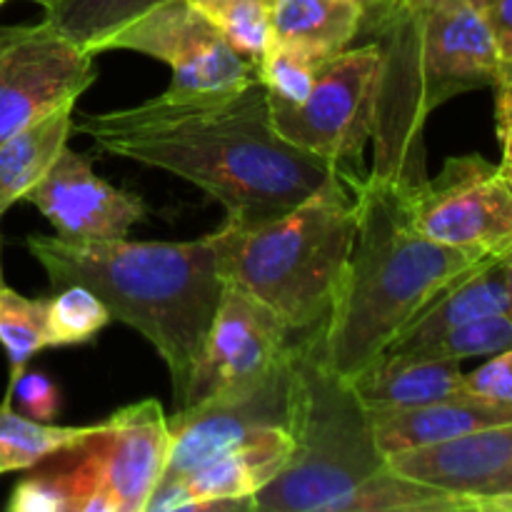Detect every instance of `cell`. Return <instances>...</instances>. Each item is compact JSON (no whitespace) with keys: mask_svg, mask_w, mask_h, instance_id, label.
Instances as JSON below:
<instances>
[{"mask_svg":"<svg viewBox=\"0 0 512 512\" xmlns=\"http://www.w3.org/2000/svg\"><path fill=\"white\" fill-rule=\"evenodd\" d=\"M73 133L115 158L198 185L238 225L288 213L338 173V165L275 130L260 80L218 100L175 103L158 95L133 108L73 115Z\"/></svg>","mask_w":512,"mask_h":512,"instance_id":"obj_1","label":"cell"},{"mask_svg":"<svg viewBox=\"0 0 512 512\" xmlns=\"http://www.w3.org/2000/svg\"><path fill=\"white\" fill-rule=\"evenodd\" d=\"M378 50L373 175L393 188L428 178L425 123L450 98L512 78L488 23L468 0H373L353 45Z\"/></svg>","mask_w":512,"mask_h":512,"instance_id":"obj_2","label":"cell"},{"mask_svg":"<svg viewBox=\"0 0 512 512\" xmlns=\"http://www.w3.org/2000/svg\"><path fill=\"white\" fill-rule=\"evenodd\" d=\"M288 430L293 453L253 498L255 512H480L470 500L388 468L368 410L323 363L315 330L293 345Z\"/></svg>","mask_w":512,"mask_h":512,"instance_id":"obj_3","label":"cell"},{"mask_svg":"<svg viewBox=\"0 0 512 512\" xmlns=\"http://www.w3.org/2000/svg\"><path fill=\"white\" fill-rule=\"evenodd\" d=\"M25 245L55 290L83 285L98 295L110 320L135 328L158 350L178 410L225 285L215 235L185 243L30 235Z\"/></svg>","mask_w":512,"mask_h":512,"instance_id":"obj_4","label":"cell"},{"mask_svg":"<svg viewBox=\"0 0 512 512\" xmlns=\"http://www.w3.org/2000/svg\"><path fill=\"white\" fill-rule=\"evenodd\" d=\"M345 175L355 190V238L315 340L330 373L350 380L380 358L440 290L505 253L433 243L410 228L393 185L368 173Z\"/></svg>","mask_w":512,"mask_h":512,"instance_id":"obj_5","label":"cell"},{"mask_svg":"<svg viewBox=\"0 0 512 512\" xmlns=\"http://www.w3.org/2000/svg\"><path fill=\"white\" fill-rule=\"evenodd\" d=\"M220 275L268 305L295 335L333 305L355 238V190L343 168L288 213L215 230Z\"/></svg>","mask_w":512,"mask_h":512,"instance_id":"obj_6","label":"cell"},{"mask_svg":"<svg viewBox=\"0 0 512 512\" xmlns=\"http://www.w3.org/2000/svg\"><path fill=\"white\" fill-rule=\"evenodd\" d=\"M168 413L158 400H138L65 448L73 512H145L168 465Z\"/></svg>","mask_w":512,"mask_h":512,"instance_id":"obj_7","label":"cell"},{"mask_svg":"<svg viewBox=\"0 0 512 512\" xmlns=\"http://www.w3.org/2000/svg\"><path fill=\"white\" fill-rule=\"evenodd\" d=\"M410 228L450 248L512 250V165L480 153L455 155L443 170L410 188H395Z\"/></svg>","mask_w":512,"mask_h":512,"instance_id":"obj_8","label":"cell"},{"mask_svg":"<svg viewBox=\"0 0 512 512\" xmlns=\"http://www.w3.org/2000/svg\"><path fill=\"white\" fill-rule=\"evenodd\" d=\"M378 50L350 45L318 68L300 103H270L275 130L288 143L330 160L350 173H365V148L373 135Z\"/></svg>","mask_w":512,"mask_h":512,"instance_id":"obj_9","label":"cell"},{"mask_svg":"<svg viewBox=\"0 0 512 512\" xmlns=\"http://www.w3.org/2000/svg\"><path fill=\"white\" fill-rule=\"evenodd\" d=\"M130 50L173 70L163 98L175 103L218 100L258 80V65L240 58L190 0H165L103 40L98 53Z\"/></svg>","mask_w":512,"mask_h":512,"instance_id":"obj_10","label":"cell"},{"mask_svg":"<svg viewBox=\"0 0 512 512\" xmlns=\"http://www.w3.org/2000/svg\"><path fill=\"white\" fill-rule=\"evenodd\" d=\"M295 338L298 335L268 305L225 280L178 410L265 380L290 358Z\"/></svg>","mask_w":512,"mask_h":512,"instance_id":"obj_11","label":"cell"},{"mask_svg":"<svg viewBox=\"0 0 512 512\" xmlns=\"http://www.w3.org/2000/svg\"><path fill=\"white\" fill-rule=\"evenodd\" d=\"M95 55L50 23L0 28V145L95 83Z\"/></svg>","mask_w":512,"mask_h":512,"instance_id":"obj_12","label":"cell"},{"mask_svg":"<svg viewBox=\"0 0 512 512\" xmlns=\"http://www.w3.org/2000/svg\"><path fill=\"white\" fill-rule=\"evenodd\" d=\"M290 373L293 353L273 375L250 388L168 415L170 450L163 478L185 475L268 430L288 428Z\"/></svg>","mask_w":512,"mask_h":512,"instance_id":"obj_13","label":"cell"},{"mask_svg":"<svg viewBox=\"0 0 512 512\" xmlns=\"http://www.w3.org/2000/svg\"><path fill=\"white\" fill-rule=\"evenodd\" d=\"M385 463L400 478L470 500L480 512H512V425L398 450Z\"/></svg>","mask_w":512,"mask_h":512,"instance_id":"obj_14","label":"cell"},{"mask_svg":"<svg viewBox=\"0 0 512 512\" xmlns=\"http://www.w3.org/2000/svg\"><path fill=\"white\" fill-rule=\"evenodd\" d=\"M293 453L288 428H275L230 453L218 455L178 478H163L150 493L145 512H253V498L283 470Z\"/></svg>","mask_w":512,"mask_h":512,"instance_id":"obj_15","label":"cell"},{"mask_svg":"<svg viewBox=\"0 0 512 512\" xmlns=\"http://www.w3.org/2000/svg\"><path fill=\"white\" fill-rule=\"evenodd\" d=\"M23 200L35 205L63 240L128 238L130 228L148 215L140 195L105 183L90 160L70 148Z\"/></svg>","mask_w":512,"mask_h":512,"instance_id":"obj_16","label":"cell"},{"mask_svg":"<svg viewBox=\"0 0 512 512\" xmlns=\"http://www.w3.org/2000/svg\"><path fill=\"white\" fill-rule=\"evenodd\" d=\"M512 313V253L475 265L440 290L385 353H405L435 335L480 318Z\"/></svg>","mask_w":512,"mask_h":512,"instance_id":"obj_17","label":"cell"},{"mask_svg":"<svg viewBox=\"0 0 512 512\" xmlns=\"http://www.w3.org/2000/svg\"><path fill=\"white\" fill-rule=\"evenodd\" d=\"M463 378L460 360L425 358L418 353H383L348 383L365 408L378 410L468 398Z\"/></svg>","mask_w":512,"mask_h":512,"instance_id":"obj_18","label":"cell"},{"mask_svg":"<svg viewBox=\"0 0 512 512\" xmlns=\"http://www.w3.org/2000/svg\"><path fill=\"white\" fill-rule=\"evenodd\" d=\"M368 420L378 450L383 455H390L398 450L440 443V440L455 438V435L470 433V430L490 428V425H512V408L473 398H458L410 405V408L368 410Z\"/></svg>","mask_w":512,"mask_h":512,"instance_id":"obj_19","label":"cell"},{"mask_svg":"<svg viewBox=\"0 0 512 512\" xmlns=\"http://www.w3.org/2000/svg\"><path fill=\"white\" fill-rule=\"evenodd\" d=\"M270 40L315 60H328L353 45L363 5L355 0H268Z\"/></svg>","mask_w":512,"mask_h":512,"instance_id":"obj_20","label":"cell"},{"mask_svg":"<svg viewBox=\"0 0 512 512\" xmlns=\"http://www.w3.org/2000/svg\"><path fill=\"white\" fill-rule=\"evenodd\" d=\"M73 115L75 105H63L0 145V213L23 200L68 148Z\"/></svg>","mask_w":512,"mask_h":512,"instance_id":"obj_21","label":"cell"},{"mask_svg":"<svg viewBox=\"0 0 512 512\" xmlns=\"http://www.w3.org/2000/svg\"><path fill=\"white\" fill-rule=\"evenodd\" d=\"M95 425H55L35 423L13 408V395L5 390L0 400V475L35 470L60 450L80 443Z\"/></svg>","mask_w":512,"mask_h":512,"instance_id":"obj_22","label":"cell"},{"mask_svg":"<svg viewBox=\"0 0 512 512\" xmlns=\"http://www.w3.org/2000/svg\"><path fill=\"white\" fill-rule=\"evenodd\" d=\"M160 3L165 0H53L43 20L90 55H98L103 40Z\"/></svg>","mask_w":512,"mask_h":512,"instance_id":"obj_23","label":"cell"},{"mask_svg":"<svg viewBox=\"0 0 512 512\" xmlns=\"http://www.w3.org/2000/svg\"><path fill=\"white\" fill-rule=\"evenodd\" d=\"M45 303L48 298H25L8 285L0 288V345L10 360L8 385L28 370V363L40 350L48 348Z\"/></svg>","mask_w":512,"mask_h":512,"instance_id":"obj_24","label":"cell"},{"mask_svg":"<svg viewBox=\"0 0 512 512\" xmlns=\"http://www.w3.org/2000/svg\"><path fill=\"white\" fill-rule=\"evenodd\" d=\"M193 5L240 58L253 65L260 63L270 43L268 0H195Z\"/></svg>","mask_w":512,"mask_h":512,"instance_id":"obj_25","label":"cell"},{"mask_svg":"<svg viewBox=\"0 0 512 512\" xmlns=\"http://www.w3.org/2000/svg\"><path fill=\"white\" fill-rule=\"evenodd\" d=\"M108 323V308L100 303L98 295H93L83 285L58 288V293L45 303V340H48V348L88 343Z\"/></svg>","mask_w":512,"mask_h":512,"instance_id":"obj_26","label":"cell"},{"mask_svg":"<svg viewBox=\"0 0 512 512\" xmlns=\"http://www.w3.org/2000/svg\"><path fill=\"white\" fill-rule=\"evenodd\" d=\"M512 348V318L510 315H493V318H480L473 323L458 325L405 353H418L425 358L460 360L465 358H490L495 353Z\"/></svg>","mask_w":512,"mask_h":512,"instance_id":"obj_27","label":"cell"},{"mask_svg":"<svg viewBox=\"0 0 512 512\" xmlns=\"http://www.w3.org/2000/svg\"><path fill=\"white\" fill-rule=\"evenodd\" d=\"M323 63L310 58L303 50L270 40L258 63V80L270 100L295 105L308 95L310 85H313L318 68Z\"/></svg>","mask_w":512,"mask_h":512,"instance_id":"obj_28","label":"cell"},{"mask_svg":"<svg viewBox=\"0 0 512 512\" xmlns=\"http://www.w3.org/2000/svg\"><path fill=\"white\" fill-rule=\"evenodd\" d=\"M8 390L18 403L20 415L35 423H55L60 413V390L48 375L25 370L15 383L8 385Z\"/></svg>","mask_w":512,"mask_h":512,"instance_id":"obj_29","label":"cell"},{"mask_svg":"<svg viewBox=\"0 0 512 512\" xmlns=\"http://www.w3.org/2000/svg\"><path fill=\"white\" fill-rule=\"evenodd\" d=\"M463 388L468 398L512 408V348L490 355L475 373H465Z\"/></svg>","mask_w":512,"mask_h":512,"instance_id":"obj_30","label":"cell"},{"mask_svg":"<svg viewBox=\"0 0 512 512\" xmlns=\"http://www.w3.org/2000/svg\"><path fill=\"white\" fill-rule=\"evenodd\" d=\"M480 15L488 23L503 58L512 63V0H485Z\"/></svg>","mask_w":512,"mask_h":512,"instance_id":"obj_31","label":"cell"},{"mask_svg":"<svg viewBox=\"0 0 512 512\" xmlns=\"http://www.w3.org/2000/svg\"><path fill=\"white\" fill-rule=\"evenodd\" d=\"M495 125H498V140L503 148L500 163L510 165V133H512V78H503L495 85Z\"/></svg>","mask_w":512,"mask_h":512,"instance_id":"obj_32","label":"cell"},{"mask_svg":"<svg viewBox=\"0 0 512 512\" xmlns=\"http://www.w3.org/2000/svg\"><path fill=\"white\" fill-rule=\"evenodd\" d=\"M33 3H38V5H43V8H48V5L53 3V0H33Z\"/></svg>","mask_w":512,"mask_h":512,"instance_id":"obj_33","label":"cell"},{"mask_svg":"<svg viewBox=\"0 0 512 512\" xmlns=\"http://www.w3.org/2000/svg\"><path fill=\"white\" fill-rule=\"evenodd\" d=\"M468 3H470V5H475V8H478V10H480V5H483V3H485V0H468Z\"/></svg>","mask_w":512,"mask_h":512,"instance_id":"obj_34","label":"cell"},{"mask_svg":"<svg viewBox=\"0 0 512 512\" xmlns=\"http://www.w3.org/2000/svg\"><path fill=\"white\" fill-rule=\"evenodd\" d=\"M0 218H3V213H0ZM3 265H0V288H3Z\"/></svg>","mask_w":512,"mask_h":512,"instance_id":"obj_35","label":"cell"},{"mask_svg":"<svg viewBox=\"0 0 512 512\" xmlns=\"http://www.w3.org/2000/svg\"><path fill=\"white\" fill-rule=\"evenodd\" d=\"M355 3H360V5H368V3H373V0H355Z\"/></svg>","mask_w":512,"mask_h":512,"instance_id":"obj_36","label":"cell"},{"mask_svg":"<svg viewBox=\"0 0 512 512\" xmlns=\"http://www.w3.org/2000/svg\"><path fill=\"white\" fill-rule=\"evenodd\" d=\"M5 3H8V0H0V5H5Z\"/></svg>","mask_w":512,"mask_h":512,"instance_id":"obj_37","label":"cell"},{"mask_svg":"<svg viewBox=\"0 0 512 512\" xmlns=\"http://www.w3.org/2000/svg\"><path fill=\"white\" fill-rule=\"evenodd\" d=\"M193 3H195V0H193Z\"/></svg>","mask_w":512,"mask_h":512,"instance_id":"obj_38","label":"cell"}]
</instances>
